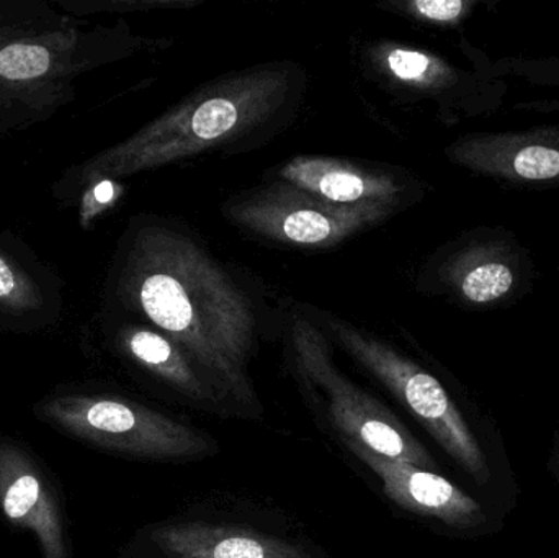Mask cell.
I'll return each instance as SVG.
<instances>
[{"label": "cell", "instance_id": "6da1fadb", "mask_svg": "<svg viewBox=\"0 0 559 558\" xmlns=\"http://www.w3.org/2000/svg\"><path fill=\"white\" fill-rule=\"evenodd\" d=\"M134 307L238 402H252L246 364L254 307L225 269L190 236L166 226L138 233L127 271Z\"/></svg>", "mask_w": 559, "mask_h": 558}, {"label": "cell", "instance_id": "7a4b0ae2", "mask_svg": "<svg viewBox=\"0 0 559 558\" xmlns=\"http://www.w3.org/2000/svg\"><path fill=\"white\" fill-rule=\"evenodd\" d=\"M288 91V74L280 69L216 82L111 151L105 170L114 176L140 173L229 143L274 117Z\"/></svg>", "mask_w": 559, "mask_h": 558}, {"label": "cell", "instance_id": "3957f363", "mask_svg": "<svg viewBox=\"0 0 559 558\" xmlns=\"http://www.w3.org/2000/svg\"><path fill=\"white\" fill-rule=\"evenodd\" d=\"M531 249L506 226L479 225L439 249L423 272V287L472 311H498L535 290Z\"/></svg>", "mask_w": 559, "mask_h": 558}, {"label": "cell", "instance_id": "277c9868", "mask_svg": "<svg viewBox=\"0 0 559 558\" xmlns=\"http://www.w3.org/2000/svg\"><path fill=\"white\" fill-rule=\"evenodd\" d=\"M36 415L88 444L136 458H197L212 449L195 429L127 400L55 396L36 406Z\"/></svg>", "mask_w": 559, "mask_h": 558}, {"label": "cell", "instance_id": "5b68a950", "mask_svg": "<svg viewBox=\"0 0 559 558\" xmlns=\"http://www.w3.org/2000/svg\"><path fill=\"white\" fill-rule=\"evenodd\" d=\"M329 328L344 349L373 373L479 485L491 477L488 459L442 383L388 344L338 321Z\"/></svg>", "mask_w": 559, "mask_h": 558}, {"label": "cell", "instance_id": "8992f818", "mask_svg": "<svg viewBox=\"0 0 559 558\" xmlns=\"http://www.w3.org/2000/svg\"><path fill=\"white\" fill-rule=\"evenodd\" d=\"M293 340L302 373L324 393L329 416L345 439L393 461L432 467V458L400 419L335 369L324 340L311 324L298 321Z\"/></svg>", "mask_w": 559, "mask_h": 558}, {"label": "cell", "instance_id": "52a82bcc", "mask_svg": "<svg viewBox=\"0 0 559 558\" xmlns=\"http://www.w3.org/2000/svg\"><path fill=\"white\" fill-rule=\"evenodd\" d=\"M390 203L335 205L286 183L239 197L228 215L242 228L288 245L329 248L396 212Z\"/></svg>", "mask_w": 559, "mask_h": 558}, {"label": "cell", "instance_id": "ba28073f", "mask_svg": "<svg viewBox=\"0 0 559 558\" xmlns=\"http://www.w3.org/2000/svg\"><path fill=\"white\" fill-rule=\"evenodd\" d=\"M450 163L511 189H559V123L475 131L445 147Z\"/></svg>", "mask_w": 559, "mask_h": 558}, {"label": "cell", "instance_id": "9c48e42d", "mask_svg": "<svg viewBox=\"0 0 559 558\" xmlns=\"http://www.w3.org/2000/svg\"><path fill=\"white\" fill-rule=\"evenodd\" d=\"M0 510L13 526L32 531L43 558H69L64 518L51 485L15 442L0 439Z\"/></svg>", "mask_w": 559, "mask_h": 558}, {"label": "cell", "instance_id": "30bf717a", "mask_svg": "<svg viewBox=\"0 0 559 558\" xmlns=\"http://www.w3.org/2000/svg\"><path fill=\"white\" fill-rule=\"evenodd\" d=\"M345 444L380 477L384 495L403 510L456 527L478 526L485 521V511L478 501L447 478L427 468L374 454L358 442L345 439Z\"/></svg>", "mask_w": 559, "mask_h": 558}, {"label": "cell", "instance_id": "8fae6325", "mask_svg": "<svg viewBox=\"0 0 559 558\" xmlns=\"http://www.w3.org/2000/svg\"><path fill=\"white\" fill-rule=\"evenodd\" d=\"M277 176L286 186L335 205L390 203L400 206L411 195L420 193V186L394 174L361 169L345 161L325 157H293L280 167Z\"/></svg>", "mask_w": 559, "mask_h": 558}, {"label": "cell", "instance_id": "7c38bea8", "mask_svg": "<svg viewBox=\"0 0 559 558\" xmlns=\"http://www.w3.org/2000/svg\"><path fill=\"white\" fill-rule=\"evenodd\" d=\"M153 541L167 558H312L289 541L222 524H167L154 531Z\"/></svg>", "mask_w": 559, "mask_h": 558}, {"label": "cell", "instance_id": "4fadbf2b", "mask_svg": "<svg viewBox=\"0 0 559 558\" xmlns=\"http://www.w3.org/2000/svg\"><path fill=\"white\" fill-rule=\"evenodd\" d=\"M124 349L154 376L199 403H215L216 390L193 369L189 356L157 331L131 328L123 334Z\"/></svg>", "mask_w": 559, "mask_h": 558}, {"label": "cell", "instance_id": "5bb4252c", "mask_svg": "<svg viewBox=\"0 0 559 558\" xmlns=\"http://www.w3.org/2000/svg\"><path fill=\"white\" fill-rule=\"evenodd\" d=\"M460 48L472 61V68L486 78L502 79L506 82L509 79H515V81L527 82L535 87L559 91V55L544 56V58L502 56V58L492 59L488 52L476 48L468 39H462ZM512 110L542 115L559 114V97L515 102L512 105Z\"/></svg>", "mask_w": 559, "mask_h": 558}, {"label": "cell", "instance_id": "9a60e30c", "mask_svg": "<svg viewBox=\"0 0 559 558\" xmlns=\"http://www.w3.org/2000/svg\"><path fill=\"white\" fill-rule=\"evenodd\" d=\"M485 5V0H413L403 3V9L426 25L459 28Z\"/></svg>", "mask_w": 559, "mask_h": 558}, {"label": "cell", "instance_id": "2e32d148", "mask_svg": "<svg viewBox=\"0 0 559 558\" xmlns=\"http://www.w3.org/2000/svg\"><path fill=\"white\" fill-rule=\"evenodd\" d=\"M51 52L41 45H16L0 49V78L28 81L41 78L51 68Z\"/></svg>", "mask_w": 559, "mask_h": 558}, {"label": "cell", "instance_id": "e0dca14e", "mask_svg": "<svg viewBox=\"0 0 559 558\" xmlns=\"http://www.w3.org/2000/svg\"><path fill=\"white\" fill-rule=\"evenodd\" d=\"M19 278L9 264L0 258V298H15L19 294Z\"/></svg>", "mask_w": 559, "mask_h": 558}, {"label": "cell", "instance_id": "ac0fdd59", "mask_svg": "<svg viewBox=\"0 0 559 558\" xmlns=\"http://www.w3.org/2000/svg\"><path fill=\"white\" fill-rule=\"evenodd\" d=\"M94 197L98 203H108L115 197V187L110 180H104L94 189Z\"/></svg>", "mask_w": 559, "mask_h": 558}]
</instances>
